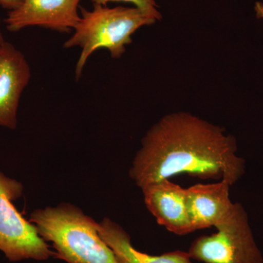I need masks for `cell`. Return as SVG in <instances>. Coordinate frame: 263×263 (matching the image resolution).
Masks as SVG:
<instances>
[{
  "mask_svg": "<svg viewBox=\"0 0 263 263\" xmlns=\"http://www.w3.org/2000/svg\"><path fill=\"white\" fill-rule=\"evenodd\" d=\"M217 232L194 240L188 253L191 259L205 263H263L245 208L236 204L228 220Z\"/></svg>",
  "mask_w": 263,
  "mask_h": 263,
  "instance_id": "5",
  "label": "cell"
},
{
  "mask_svg": "<svg viewBox=\"0 0 263 263\" xmlns=\"http://www.w3.org/2000/svg\"><path fill=\"white\" fill-rule=\"evenodd\" d=\"M254 10H255L256 15L258 18H263V3L260 2L256 3L254 6Z\"/></svg>",
  "mask_w": 263,
  "mask_h": 263,
  "instance_id": "13",
  "label": "cell"
},
{
  "mask_svg": "<svg viewBox=\"0 0 263 263\" xmlns=\"http://www.w3.org/2000/svg\"><path fill=\"white\" fill-rule=\"evenodd\" d=\"M23 190L22 183L0 171V251L13 262L55 257L56 253L40 236L36 226L26 220L13 205Z\"/></svg>",
  "mask_w": 263,
  "mask_h": 263,
  "instance_id": "4",
  "label": "cell"
},
{
  "mask_svg": "<svg viewBox=\"0 0 263 263\" xmlns=\"http://www.w3.org/2000/svg\"><path fill=\"white\" fill-rule=\"evenodd\" d=\"M99 234L113 250L119 263H193L188 252L174 251L159 256L139 252L133 247L129 234L108 218L98 223Z\"/></svg>",
  "mask_w": 263,
  "mask_h": 263,
  "instance_id": "10",
  "label": "cell"
},
{
  "mask_svg": "<svg viewBox=\"0 0 263 263\" xmlns=\"http://www.w3.org/2000/svg\"><path fill=\"white\" fill-rule=\"evenodd\" d=\"M19 0H0V6L10 11L18 6Z\"/></svg>",
  "mask_w": 263,
  "mask_h": 263,
  "instance_id": "12",
  "label": "cell"
},
{
  "mask_svg": "<svg viewBox=\"0 0 263 263\" xmlns=\"http://www.w3.org/2000/svg\"><path fill=\"white\" fill-rule=\"evenodd\" d=\"M31 79V69L22 51L4 41L0 46V126L15 129L22 93Z\"/></svg>",
  "mask_w": 263,
  "mask_h": 263,
  "instance_id": "7",
  "label": "cell"
},
{
  "mask_svg": "<svg viewBox=\"0 0 263 263\" xmlns=\"http://www.w3.org/2000/svg\"><path fill=\"white\" fill-rule=\"evenodd\" d=\"M231 185L226 180L197 183L186 189V206L193 232L223 224L234 212L237 203L230 198Z\"/></svg>",
  "mask_w": 263,
  "mask_h": 263,
  "instance_id": "8",
  "label": "cell"
},
{
  "mask_svg": "<svg viewBox=\"0 0 263 263\" xmlns=\"http://www.w3.org/2000/svg\"><path fill=\"white\" fill-rule=\"evenodd\" d=\"M93 5H103L107 6L110 2H124L129 3L136 5V8L141 10L143 13L153 16L157 20L162 18V15L157 10V5L155 0H91Z\"/></svg>",
  "mask_w": 263,
  "mask_h": 263,
  "instance_id": "11",
  "label": "cell"
},
{
  "mask_svg": "<svg viewBox=\"0 0 263 263\" xmlns=\"http://www.w3.org/2000/svg\"><path fill=\"white\" fill-rule=\"evenodd\" d=\"M141 190L146 206L159 224L176 235L193 233L186 206V189L163 179Z\"/></svg>",
  "mask_w": 263,
  "mask_h": 263,
  "instance_id": "9",
  "label": "cell"
},
{
  "mask_svg": "<svg viewBox=\"0 0 263 263\" xmlns=\"http://www.w3.org/2000/svg\"><path fill=\"white\" fill-rule=\"evenodd\" d=\"M5 41H0V46H1L2 43L4 42Z\"/></svg>",
  "mask_w": 263,
  "mask_h": 263,
  "instance_id": "15",
  "label": "cell"
},
{
  "mask_svg": "<svg viewBox=\"0 0 263 263\" xmlns=\"http://www.w3.org/2000/svg\"><path fill=\"white\" fill-rule=\"evenodd\" d=\"M236 152L234 137L222 128L191 114H170L142 140L129 176L141 189L183 174L226 180L232 186L246 171L245 160Z\"/></svg>",
  "mask_w": 263,
  "mask_h": 263,
  "instance_id": "1",
  "label": "cell"
},
{
  "mask_svg": "<svg viewBox=\"0 0 263 263\" xmlns=\"http://www.w3.org/2000/svg\"><path fill=\"white\" fill-rule=\"evenodd\" d=\"M81 0H19L15 9L8 12L4 22L7 29L16 32L26 27L49 29L70 33L81 19Z\"/></svg>",
  "mask_w": 263,
  "mask_h": 263,
  "instance_id": "6",
  "label": "cell"
},
{
  "mask_svg": "<svg viewBox=\"0 0 263 263\" xmlns=\"http://www.w3.org/2000/svg\"><path fill=\"white\" fill-rule=\"evenodd\" d=\"M0 24H1V18H0ZM0 41H5L4 38L3 37L1 32H0Z\"/></svg>",
  "mask_w": 263,
  "mask_h": 263,
  "instance_id": "14",
  "label": "cell"
},
{
  "mask_svg": "<svg viewBox=\"0 0 263 263\" xmlns=\"http://www.w3.org/2000/svg\"><path fill=\"white\" fill-rule=\"evenodd\" d=\"M29 221L45 241L52 243L56 258L67 263H119L99 234L98 222L76 205L36 209Z\"/></svg>",
  "mask_w": 263,
  "mask_h": 263,
  "instance_id": "2",
  "label": "cell"
},
{
  "mask_svg": "<svg viewBox=\"0 0 263 263\" xmlns=\"http://www.w3.org/2000/svg\"><path fill=\"white\" fill-rule=\"evenodd\" d=\"M79 9L81 19L75 32L64 44L65 48H81L76 67V80L80 79L86 62L97 50L106 48L112 58H120L126 51V45L132 43V34L157 21L136 7L110 8L94 5L91 10L81 6Z\"/></svg>",
  "mask_w": 263,
  "mask_h": 263,
  "instance_id": "3",
  "label": "cell"
}]
</instances>
